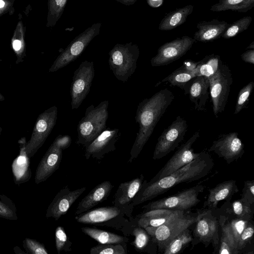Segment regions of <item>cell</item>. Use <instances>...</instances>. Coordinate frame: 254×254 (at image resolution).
<instances>
[{
	"instance_id": "obj_1",
	"label": "cell",
	"mask_w": 254,
	"mask_h": 254,
	"mask_svg": "<svg viewBox=\"0 0 254 254\" xmlns=\"http://www.w3.org/2000/svg\"><path fill=\"white\" fill-rule=\"evenodd\" d=\"M213 166L209 154L201 151L195 159L170 175L153 182H147L145 180L132 202L134 205L139 204L166 192L179 184L199 180L207 176Z\"/></svg>"
},
{
	"instance_id": "obj_2",
	"label": "cell",
	"mask_w": 254,
	"mask_h": 254,
	"mask_svg": "<svg viewBox=\"0 0 254 254\" xmlns=\"http://www.w3.org/2000/svg\"><path fill=\"white\" fill-rule=\"evenodd\" d=\"M174 98L172 91L165 88L150 98H145L138 104L135 119L139 125V129L131 149L128 162L131 163L139 155L157 124Z\"/></svg>"
},
{
	"instance_id": "obj_3",
	"label": "cell",
	"mask_w": 254,
	"mask_h": 254,
	"mask_svg": "<svg viewBox=\"0 0 254 254\" xmlns=\"http://www.w3.org/2000/svg\"><path fill=\"white\" fill-rule=\"evenodd\" d=\"M109 104L108 100H104L97 106L92 104L86 108L77 125V144L86 147L106 128Z\"/></svg>"
},
{
	"instance_id": "obj_4",
	"label": "cell",
	"mask_w": 254,
	"mask_h": 254,
	"mask_svg": "<svg viewBox=\"0 0 254 254\" xmlns=\"http://www.w3.org/2000/svg\"><path fill=\"white\" fill-rule=\"evenodd\" d=\"M140 52L132 42L117 44L109 53V67L116 78L125 82L134 72Z\"/></svg>"
},
{
	"instance_id": "obj_5",
	"label": "cell",
	"mask_w": 254,
	"mask_h": 254,
	"mask_svg": "<svg viewBox=\"0 0 254 254\" xmlns=\"http://www.w3.org/2000/svg\"><path fill=\"white\" fill-rule=\"evenodd\" d=\"M196 216L197 213L193 215L186 214L184 211L159 227H147L144 229L158 247L159 252L162 253L165 247L173 238L194 224Z\"/></svg>"
},
{
	"instance_id": "obj_6",
	"label": "cell",
	"mask_w": 254,
	"mask_h": 254,
	"mask_svg": "<svg viewBox=\"0 0 254 254\" xmlns=\"http://www.w3.org/2000/svg\"><path fill=\"white\" fill-rule=\"evenodd\" d=\"M197 213L194 223L191 244L192 247L199 243L206 247L212 243L215 253L219 242L220 227L218 216L213 212V209L205 208Z\"/></svg>"
},
{
	"instance_id": "obj_7",
	"label": "cell",
	"mask_w": 254,
	"mask_h": 254,
	"mask_svg": "<svg viewBox=\"0 0 254 254\" xmlns=\"http://www.w3.org/2000/svg\"><path fill=\"white\" fill-rule=\"evenodd\" d=\"M102 23L93 24L77 35L57 57L49 69L55 72L77 59L93 39L99 35Z\"/></svg>"
},
{
	"instance_id": "obj_8",
	"label": "cell",
	"mask_w": 254,
	"mask_h": 254,
	"mask_svg": "<svg viewBox=\"0 0 254 254\" xmlns=\"http://www.w3.org/2000/svg\"><path fill=\"white\" fill-rule=\"evenodd\" d=\"M208 79L213 111L217 118L224 111L228 101L233 83L231 70L227 65L222 64L216 72Z\"/></svg>"
},
{
	"instance_id": "obj_9",
	"label": "cell",
	"mask_w": 254,
	"mask_h": 254,
	"mask_svg": "<svg viewBox=\"0 0 254 254\" xmlns=\"http://www.w3.org/2000/svg\"><path fill=\"white\" fill-rule=\"evenodd\" d=\"M205 187L197 185L184 190L173 195L152 201L144 205L145 211L155 209H169L186 211L196 205L200 200L198 198Z\"/></svg>"
},
{
	"instance_id": "obj_10",
	"label": "cell",
	"mask_w": 254,
	"mask_h": 254,
	"mask_svg": "<svg viewBox=\"0 0 254 254\" xmlns=\"http://www.w3.org/2000/svg\"><path fill=\"white\" fill-rule=\"evenodd\" d=\"M58 108L53 106L40 114L36 121L31 137L26 142L25 150L29 158L42 147L56 125Z\"/></svg>"
},
{
	"instance_id": "obj_11",
	"label": "cell",
	"mask_w": 254,
	"mask_h": 254,
	"mask_svg": "<svg viewBox=\"0 0 254 254\" xmlns=\"http://www.w3.org/2000/svg\"><path fill=\"white\" fill-rule=\"evenodd\" d=\"M187 121L180 116L158 137L153 152V159H160L174 151L184 140L188 130Z\"/></svg>"
},
{
	"instance_id": "obj_12",
	"label": "cell",
	"mask_w": 254,
	"mask_h": 254,
	"mask_svg": "<svg viewBox=\"0 0 254 254\" xmlns=\"http://www.w3.org/2000/svg\"><path fill=\"white\" fill-rule=\"evenodd\" d=\"M95 75L93 62L84 61L74 71L70 88L71 109H77L90 91Z\"/></svg>"
},
{
	"instance_id": "obj_13",
	"label": "cell",
	"mask_w": 254,
	"mask_h": 254,
	"mask_svg": "<svg viewBox=\"0 0 254 254\" xmlns=\"http://www.w3.org/2000/svg\"><path fill=\"white\" fill-rule=\"evenodd\" d=\"M195 41L193 38L185 35L165 43L158 48L157 54L151 59V65L163 66L177 61L191 49Z\"/></svg>"
},
{
	"instance_id": "obj_14",
	"label": "cell",
	"mask_w": 254,
	"mask_h": 254,
	"mask_svg": "<svg viewBox=\"0 0 254 254\" xmlns=\"http://www.w3.org/2000/svg\"><path fill=\"white\" fill-rule=\"evenodd\" d=\"M199 136V131H196L178 148L166 164L149 182L155 181L170 175L197 157L200 152L194 153L192 146Z\"/></svg>"
},
{
	"instance_id": "obj_15",
	"label": "cell",
	"mask_w": 254,
	"mask_h": 254,
	"mask_svg": "<svg viewBox=\"0 0 254 254\" xmlns=\"http://www.w3.org/2000/svg\"><path fill=\"white\" fill-rule=\"evenodd\" d=\"M208 151L214 152L228 164L241 158L245 152L244 145L236 132L221 135L213 141Z\"/></svg>"
},
{
	"instance_id": "obj_16",
	"label": "cell",
	"mask_w": 254,
	"mask_h": 254,
	"mask_svg": "<svg viewBox=\"0 0 254 254\" xmlns=\"http://www.w3.org/2000/svg\"><path fill=\"white\" fill-rule=\"evenodd\" d=\"M120 136L118 128H105L88 145L85 147V157L101 159L105 154L116 149L115 144Z\"/></svg>"
},
{
	"instance_id": "obj_17",
	"label": "cell",
	"mask_w": 254,
	"mask_h": 254,
	"mask_svg": "<svg viewBox=\"0 0 254 254\" xmlns=\"http://www.w3.org/2000/svg\"><path fill=\"white\" fill-rule=\"evenodd\" d=\"M85 190L86 188L83 187L71 190L68 186L64 187L58 192L49 205L46 213V217H52L56 220L59 219L66 213Z\"/></svg>"
},
{
	"instance_id": "obj_18",
	"label": "cell",
	"mask_w": 254,
	"mask_h": 254,
	"mask_svg": "<svg viewBox=\"0 0 254 254\" xmlns=\"http://www.w3.org/2000/svg\"><path fill=\"white\" fill-rule=\"evenodd\" d=\"M63 150L54 140L38 165L35 176L36 184L47 180L58 169L62 159Z\"/></svg>"
},
{
	"instance_id": "obj_19",
	"label": "cell",
	"mask_w": 254,
	"mask_h": 254,
	"mask_svg": "<svg viewBox=\"0 0 254 254\" xmlns=\"http://www.w3.org/2000/svg\"><path fill=\"white\" fill-rule=\"evenodd\" d=\"M197 63L198 62L191 60L185 61L181 66L158 82L156 86L163 82H168L172 86H177L183 89L187 94L191 80L196 77L195 68Z\"/></svg>"
},
{
	"instance_id": "obj_20",
	"label": "cell",
	"mask_w": 254,
	"mask_h": 254,
	"mask_svg": "<svg viewBox=\"0 0 254 254\" xmlns=\"http://www.w3.org/2000/svg\"><path fill=\"white\" fill-rule=\"evenodd\" d=\"M209 193L203 207L204 208L216 209L221 200L230 201L233 195L239 191L236 181L231 180L222 182L208 190Z\"/></svg>"
},
{
	"instance_id": "obj_21",
	"label": "cell",
	"mask_w": 254,
	"mask_h": 254,
	"mask_svg": "<svg viewBox=\"0 0 254 254\" xmlns=\"http://www.w3.org/2000/svg\"><path fill=\"white\" fill-rule=\"evenodd\" d=\"M209 79L206 77L196 76L191 80L187 94H189L190 101L193 103L195 110H205L209 95Z\"/></svg>"
},
{
	"instance_id": "obj_22",
	"label": "cell",
	"mask_w": 254,
	"mask_h": 254,
	"mask_svg": "<svg viewBox=\"0 0 254 254\" xmlns=\"http://www.w3.org/2000/svg\"><path fill=\"white\" fill-rule=\"evenodd\" d=\"M113 188L111 182L108 181L96 186L79 202L75 214L77 215L86 212L106 200Z\"/></svg>"
},
{
	"instance_id": "obj_23",
	"label": "cell",
	"mask_w": 254,
	"mask_h": 254,
	"mask_svg": "<svg viewBox=\"0 0 254 254\" xmlns=\"http://www.w3.org/2000/svg\"><path fill=\"white\" fill-rule=\"evenodd\" d=\"M229 24L225 21L214 19L203 21L197 24L198 29L193 35V39L201 42H212L221 37Z\"/></svg>"
},
{
	"instance_id": "obj_24",
	"label": "cell",
	"mask_w": 254,
	"mask_h": 254,
	"mask_svg": "<svg viewBox=\"0 0 254 254\" xmlns=\"http://www.w3.org/2000/svg\"><path fill=\"white\" fill-rule=\"evenodd\" d=\"M184 211L169 209H155L146 211L138 216V226L143 228L147 227H159Z\"/></svg>"
},
{
	"instance_id": "obj_25",
	"label": "cell",
	"mask_w": 254,
	"mask_h": 254,
	"mask_svg": "<svg viewBox=\"0 0 254 254\" xmlns=\"http://www.w3.org/2000/svg\"><path fill=\"white\" fill-rule=\"evenodd\" d=\"M121 208L116 206H107L96 208L86 213L77 215L75 218L79 223L97 224L110 220L119 215Z\"/></svg>"
},
{
	"instance_id": "obj_26",
	"label": "cell",
	"mask_w": 254,
	"mask_h": 254,
	"mask_svg": "<svg viewBox=\"0 0 254 254\" xmlns=\"http://www.w3.org/2000/svg\"><path fill=\"white\" fill-rule=\"evenodd\" d=\"M143 180L144 177L141 175L131 181L121 183L114 196V206L120 208L132 202L142 186Z\"/></svg>"
},
{
	"instance_id": "obj_27",
	"label": "cell",
	"mask_w": 254,
	"mask_h": 254,
	"mask_svg": "<svg viewBox=\"0 0 254 254\" xmlns=\"http://www.w3.org/2000/svg\"><path fill=\"white\" fill-rule=\"evenodd\" d=\"M193 8L192 5L188 4L168 12L161 20L158 26L159 29L162 31H168L183 24L192 13Z\"/></svg>"
},
{
	"instance_id": "obj_28",
	"label": "cell",
	"mask_w": 254,
	"mask_h": 254,
	"mask_svg": "<svg viewBox=\"0 0 254 254\" xmlns=\"http://www.w3.org/2000/svg\"><path fill=\"white\" fill-rule=\"evenodd\" d=\"M219 214L218 221L220 227V239L218 248L215 253L219 254H238L239 252L234 239L225 222V216Z\"/></svg>"
},
{
	"instance_id": "obj_29",
	"label": "cell",
	"mask_w": 254,
	"mask_h": 254,
	"mask_svg": "<svg viewBox=\"0 0 254 254\" xmlns=\"http://www.w3.org/2000/svg\"><path fill=\"white\" fill-rule=\"evenodd\" d=\"M252 205L241 199L235 200L232 203L230 201H225L220 209L217 211L220 213L234 217L252 219L253 215Z\"/></svg>"
},
{
	"instance_id": "obj_30",
	"label": "cell",
	"mask_w": 254,
	"mask_h": 254,
	"mask_svg": "<svg viewBox=\"0 0 254 254\" xmlns=\"http://www.w3.org/2000/svg\"><path fill=\"white\" fill-rule=\"evenodd\" d=\"M81 230L101 244H123L128 240L123 236L98 229L82 227Z\"/></svg>"
},
{
	"instance_id": "obj_31",
	"label": "cell",
	"mask_w": 254,
	"mask_h": 254,
	"mask_svg": "<svg viewBox=\"0 0 254 254\" xmlns=\"http://www.w3.org/2000/svg\"><path fill=\"white\" fill-rule=\"evenodd\" d=\"M222 64L219 55L212 54L207 56L198 62L195 68V75L209 78L216 72Z\"/></svg>"
},
{
	"instance_id": "obj_32",
	"label": "cell",
	"mask_w": 254,
	"mask_h": 254,
	"mask_svg": "<svg viewBox=\"0 0 254 254\" xmlns=\"http://www.w3.org/2000/svg\"><path fill=\"white\" fill-rule=\"evenodd\" d=\"M254 6V0H219L218 3L210 7L214 12H221L227 10L245 13Z\"/></svg>"
},
{
	"instance_id": "obj_33",
	"label": "cell",
	"mask_w": 254,
	"mask_h": 254,
	"mask_svg": "<svg viewBox=\"0 0 254 254\" xmlns=\"http://www.w3.org/2000/svg\"><path fill=\"white\" fill-rule=\"evenodd\" d=\"M189 228L184 230L173 238L165 247L162 253L176 254L184 249L192 240V235Z\"/></svg>"
},
{
	"instance_id": "obj_34",
	"label": "cell",
	"mask_w": 254,
	"mask_h": 254,
	"mask_svg": "<svg viewBox=\"0 0 254 254\" xmlns=\"http://www.w3.org/2000/svg\"><path fill=\"white\" fill-rule=\"evenodd\" d=\"M11 46L17 57L16 63L22 62L26 54L24 28L21 21L17 25L11 39Z\"/></svg>"
},
{
	"instance_id": "obj_35",
	"label": "cell",
	"mask_w": 254,
	"mask_h": 254,
	"mask_svg": "<svg viewBox=\"0 0 254 254\" xmlns=\"http://www.w3.org/2000/svg\"><path fill=\"white\" fill-rule=\"evenodd\" d=\"M67 0H48V15L46 26L54 27L61 17Z\"/></svg>"
},
{
	"instance_id": "obj_36",
	"label": "cell",
	"mask_w": 254,
	"mask_h": 254,
	"mask_svg": "<svg viewBox=\"0 0 254 254\" xmlns=\"http://www.w3.org/2000/svg\"><path fill=\"white\" fill-rule=\"evenodd\" d=\"M223 215L225 217V222L234 239L237 249L240 236L249 222L252 220V219L248 218H237L229 215Z\"/></svg>"
},
{
	"instance_id": "obj_37",
	"label": "cell",
	"mask_w": 254,
	"mask_h": 254,
	"mask_svg": "<svg viewBox=\"0 0 254 254\" xmlns=\"http://www.w3.org/2000/svg\"><path fill=\"white\" fill-rule=\"evenodd\" d=\"M252 21V18L251 16H246L229 24L221 37L226 39L235 37L248 29Z\"/></svg>"
},
{
	"instance_id": "obj_38",
	"label": "cell",
	"mask_w": 254,
	"mask_h": 254,
	"mask_svg": "<svg viewBox=\"0 0 254 254\" xmlns=\"http://www.w3.org/2000/svg\"><path fill=\"white\" fill-rule=\"evenodd\" d=\"M91 254H126L127 250L122 244H101L90 249Z\"/></svg>"
},
{
	"instance_id": "obj_39",
	"label": "cell",
	"mask_w": 254,
	"mask_h": 254,
	"mask_svg": "<svg viewBox=\"0 0 254 254\" xmlns=\"http://www.w3.org/2000/svg\"><path fill=\"white\" fill-rule=\"evenodd\" d=\"M0 217L8 220H16V209L12 201L4 195H0Z\"/></svg>"
},
{
	"instance_id": "obj_40",
	"label": "cell",
	"mask_w": 254,
	"mask_h": 254,
	"mask_svg": "<svg viewBox=\"0 0 254 254\" xmlns=\"http://www.w3.org/2000/svg\"><path fill=\"white\" fill-rule=\"evenodd\" d=\"M254 87V82L251 81L240 90L237 96L234 113L235 115L239 113L242 110L246 107Z\"/></svg>"
},
{
	"instance_id": "obj_41",
	"label": "cell",
	"mask_w": 254,
	"mask_h": 254,
	"mask_svg": "<svg viewBox=\"0 0 254 254\" xmlns=\"http://www.w3.org/2000/svg\"><path fill=\"white\" fill-rule=\"evenodd\" d=\"M56 247L57 252L60 254L63 251H69L71 243L62 226H58L55 231Z\"/></svg>"
},
{
	"instance_id": "obj_42",
	"label": "cell",
	"mask_w": 254,
	"mask_h": 254,
	"mask_svg": "<svg viewBox=\"0 0 254 254\" xmlns=\"http://www.w3.org/2000/svg\"><path fill=\"white\" fill-rule=\"evenodd\" d=\"M132 234L135 237L133 246L137 250H144L150 240L149 235L143 228L139 226L133 229Z\"/></svg>"
},
{
	"instance_id": "obj_43",
	"label": "cell",
	"mask_w": 254,
	"mask_h": 254,
	"mask_svg": "<svg viewBox=\"0 0 254 254\" xmlns=\"http://www.w3.org/2000/svg\"><path fill=\"white\" fill-rule=\"evenodd\" d=\"M23 247L31 254H48L45 246L39 242L27 238L23 241Z\"/></svg>"
},
{
	"instance_id": "obj_44",
	"label": "cell",
	"mask_w": 254,
	"mask_h": 254,
	"mask_svg": "<svg viewBox=\"0 0 254 254\" xmlns=\"http://www.w3.org/2000/svg\"><path fill=\"white\" fill-rule=\"evenodd\" d=\"M254 232V225L251 220L240 236L237 246V250L239 253L250 243L253 238Z\"/></svg>"
},
{
	"instance_id": "obj_45",
	"label": "cell",
	"mask_w": 254,
	"mask_h": 254,
	"mask_svg": "<svg viewBox=\"0 0 254 254\" xmlns=\"http://www.w3.org/2000/svg\"><path fill=\"white\" fill-rule=\"evenodd\" d=\"M243 201L253 205L254 203V181H246L240 199Z\"/></svg>"
},
{
	"instance_id": "obj_46",
	"label": "cell",
	"mask_w": 254,
	"mask_h": 254,
	"mask_svg": "<svg viewBox=\"0 0 254 254\" xmlns=\"http://www.w3.org/2000/svg\"><path fill=\"white\" fill-rule=\"evenodd\" d=\"M241 58L245 63L254 64V49H248L241 55Z\"/></svg>"
},
{
	"instance_id": "obj_47",
	"label": "cell",
	"mask_w": 254,
	"mask_h": 254,
	"mask_svg": "<svg viewBox=\"0 0 254 254\" xmlns=\"http://www.w3.org/2000/svg\"><path fill=\"white\" fill-rule=\"evenodd\" d=\"M166 0H146L148 4L154 8L160 7Z\"/></svg>"
},
{
	"instance_id": "obj_48",
	"label": "cell",
	"mask_w": 254,
	"mask_h": 254,
	"mask_svg": "<svg viewBox=\"0 0 254 254\" xmlns=\"http://www.w3.org/2000/svg\"><path fill=\"white\" fill-rule=\"evenodd\" d=\"M116 1L126 5H130L133 4L137 0H115Z\"/></svg>"
},
{
	"instance_id": "obj_49",
	"label": "cell",
	"mask_w": 254,
	"mask_h": 254,
	"mask_svg": "<svg viewBox=\"0 0 254 254\" xmlns=\"http://www.w3.org/2000/svg\"><path fill=\"white\" fill-rule=\"evenodd\" d=\"M5 2L3 0H0V9L3 8L5 5Z\"/></svg>"
},
{
	"instance_id": "obj_50",
	"label": "cell",
	"mask_w": 254,
	"mask_h": 254,
	"mask_svg": "<svg viewBox=\"0 0 254 254\" xmlns=\"http://www.w3.org/2000/svg\"><path fill=\"white\" fill-rule=\"evenodd\" d=\"M247 49H254V42H252L250 45L247 48Z\"/></svg>"
},
{
	"instance_id": "obj_51",
	"label": "cell",
	"mask_w": 254,
	"mask_h": 254,
	"mask_svg": "<svg viewBox=\"0 0 254 254\" xmlns=\"http://www.w3.org/2000/svg\"><path fill=\"white\" fill-rule=\"evenodd\" d=\"M4 100L5 98L4 96L1 93H0V101H4Z\"/></svg>"
},
{
	"instance_id": "obj_52",
	"label": "cell",
	"mask_w": 254,
	"mask_h": 254,
	"mask_svg": "<svg viewBox=\"0 0 254 254\" xmlns=\"http://www.w3.org/2000/svg\"><path fill=\"white\" fill-rule=\"evenodd\" d=\"M1 131H2V128L1 127H0V135L1 134Z\"/></svg>"
}]
</instances>
